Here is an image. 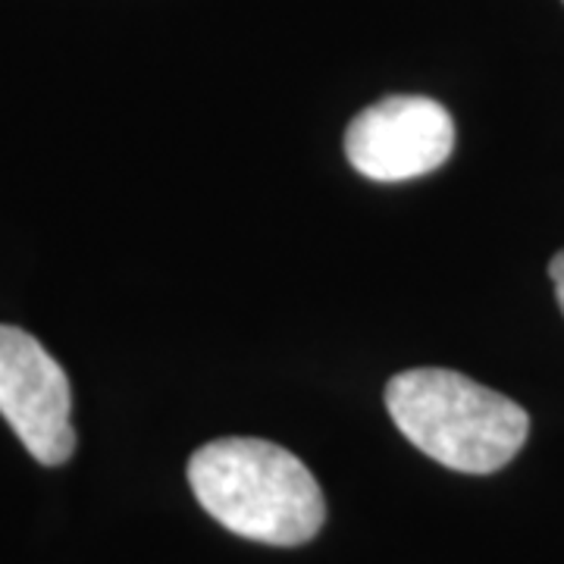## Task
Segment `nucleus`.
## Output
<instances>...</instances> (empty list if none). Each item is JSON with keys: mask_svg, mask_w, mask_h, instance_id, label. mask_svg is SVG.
Masks as SVG:
<instances>
[{"mask_svg": "<svg viewBox=\"0 0 564 564\" xmlns=\"http://www.w3.org/2000/svg\"><path fill=\"white\" fill-rule=\"evenodd\" d=\"M188 484L217 524L254 543H311L326 521L314 474L289 448L254 436L202 445L188 462Z\"/></svg>", "mask_w": 564, "mask_h": 564, "instance_id": "f257e3e1", "label": "nucleus"}, {"mask_svg": "<svg viewBox=\"0 0 564 564\" xmlns=\"http://www.w3.org/2000/svg\"><path fill=\"white\" fill-rule=\"evenodd\" d=\"M386 411L408 443L458 474L502 470L530 433L521 404L445 367H414L392 377Z\"/></svg>", "mask_w": 564, "mask_h": 564, "instance_id": "f03ea898", "label": "nucleus"}, {"mask_svg": "<svg viewBox=\"0 0 564 564\" xmlns=\"http://www.w3.org/2000/svg\"><path fill=\"white\" fill-rule=\"evenodd\" d=\"M0 414L35 462L57 467L76 452L73 389L47 348L0 323Z\"/></svg>", "mask_w": 564, "mask_h": 564, "instance_id": "7ed1b4c3", "label": "nucleus"}, {"mask_svg": "<svg viewBox=\"0 0 564 564\" xmlns=\"http://www.w3.org/2000/svg\"><path fill=\"white\" fill-rule=\"evenodd\" d=\"M455 151V122L423 95H392L361 110L345 132V158L373 182H404L440 170Z\"/></svg>", "mask_w": 564, "mask_h": 564, "instance_id": "20e7f679", "label": "nucleus"}, {"mask_svg": "<svg viewBox=\"0 0 564 564\" xmlns=\"http://www.w3.org/2000/svg\"><path fill=\"white\" fill-rule=\"evenodd\" d=\"M549 276L555 282V299H558V307L564 314V248L549 261Z\"/></svg>", "mask_w": 564, "mask_h": 564, "instance_id": "39448f33", "label": "nucleus"}]
</instances>
